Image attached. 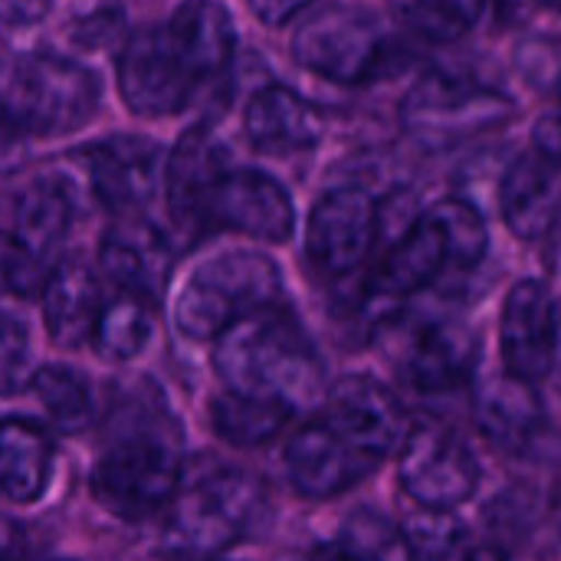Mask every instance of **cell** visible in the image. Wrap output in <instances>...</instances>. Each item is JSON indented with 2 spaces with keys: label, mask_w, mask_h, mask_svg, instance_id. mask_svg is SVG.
<instances>
[{
  "label": "cell",
  "mask_w": 561,
  "mask_h": 561,
  "mask_svg": "<svg viewBox=\"0 0 561 561\" xmlns=\"http://www.w3.org/2000/svg\"><path fill=\"white\" fill-rule=\"evenodd\" d=\"M214 345V368L227 391L289 408L293 414L325 404V368L312 339L279 306L240 319Z\"/></svg>",
  "instance_id": "obj_1"
},
{
  "label": "cell",
  "mask_w": 561,
  "mask_h": 561,
  "mask_svg": "<svg viewBox=\"0 0 561 561\" xmlns=\"http://www.w3.org/2000/svg\"><path fill=\"white\" fill-rule=\"evenodd\" d=\"M283 273L260 250H227L201 263L174 299V325L184 339L214 342L240 319L276 309Z\"/></svg>",
  "instance_id": "obj_2"
},
{
  "label": "cell",
  "mask_w": 561,
  "mask_h": 561,
  "mask_svg": "<svg viewBox=\"0 0 561 561\" xmlns=\"http://www.w3.org/2000/svg\"><path fill=\"white\" fill-rule=\"evenodd\" d=\"M263 513V490L240 470H214L178 493L161 526V552L178 561H214L243 542Z\"/></svg>",
  "instance_id": "obj_3"
},
{
  "label": "cell",
  "mask_w": 561,
  "mask_h": 561,
  "mask_svg": "<svg viewBox=\"0 0 561 561\" xmlns=\"http://www.w3.org/2000/svg\"><path fill=\"white\" fill-rule=\"evenodd\" d=\"M102 85L95 72L62 53L33 49L10 66L7 118L26 135H69L99 112Z\"/></svg>",
  "instance_id": "obj_4"
},
{
  "label": "cell",
  "mask_w": 561,
  "mask_h": 561,
  "mask_svg": "<svg viewBox=\"0 0 561 561\" xmlns=\"http://www.w3.org/2000/svg\"><path fill=\"white\" fill-rule=\"evenodd\" d=\"M89 483L112 516L148 519L181 493V450L154 431H128L102 450Z\"/></svg>",
  "instance_id": "obj_5"
},
{
  "label": "cell",
  "mask_w": 561,
  "mask_h": 561,
  "mask_svg": "<svg viewBox=\"0 0 561 561\" xmlns=\"http://www.w3.org/2000/svg\"><path fill=\"white\" fill-rule=\"evenodd\" d=\"M516 115V102L470 76L431 72L411 85L401 102L404 131L427 151H444L473 135L506 125Z\"/></svg>",
  "instance_id": "obj_6"
},
{
  "label": "cell",
  "mask_w": 561,
  "mask_h": 561,
  "mask_svg": "<svg viewBox=\"0 0 561 561\" xmlns=\"http://www.w3.org/2000/svg\"><path fill=\"white\" fill-rule=\"evenodd\" d=\"M72 224V201L59 181H33L10 204L3 240V279L13 296H30L46 286L59 266L56 253Z\"/></svg>",
  "instance_id": "obj_7"
},
{
  "label": "cell",
  "mask_w": 561,
  "mask_h": 561,
  "mask_svg": "<svg viewBox=\"0 0 561 561\" xmlns=\"http://www.w3.org/2000/svg\"><path fill=\"white\" fill-rule=\"evenodd\" d=\"M388 43L378 20L355 7H332L306 23H299L293 36V56L302 69L342 82L362 85L385 62Z\"/></svg>",
  "instance_id": "obj_8"
},
{
  "label": "cell",
  "mask_w": 561,
  "mask_h": 561,
  "mask_svg": "<svg viewBox=\"0 0 561 561\" xmlns=\"http://www.w3.org/2000/svg\"><path fill=\"white\" fill-rule=\"evenodd\" d=\"M398 480L421 510L454 513L473 500L480 486V460L450 427L424 424L411 431L398 454Z\"/></svg>",
  "instance_id": "obj_9"
},
{
  "label": "cell",
  "mask_w": 561,
  "mask_h": 561,
  "mask_svg": "<svg viewBox=\"0 0 561 561\" xmlns=\"http://www.w3.org/2000/svg\"><path fill=\"white\" fill-rule=\"evenodd\" d=\"M381 332L394 339L391 362L401 378L424 394H447L470 385L477 371V339L457 322H404L398 312L381 319Z\"/></svg>",
  "instance_id": "obj_10"
},
{
  "label": "cell",
  "mask_w": 561,
  "mask_h": 561,
  "mask_svg": "<svg viewBox=\"0 0 561 561\" xmlns=\"http://www.w3.org/2000/svg\"><path fill=\"white\" fill-rule=\"evenodd\" d=\"M118 92L131 115L168 118L178 115L197 85L184 56L178 53L168 23L135 30L118 49Z\"/></svg>",
  "instance_id": "obj_11"
},
{
  "label": "cell",
  "mask_w": 561,
  "mask_h": 561,
  "mask_svg": "<svg viewBox=\"0 0 561 561\" xmlns=\"http://www.w3.org/2000/svg\"><path fill=\"white\" fill-rule=\"evenodd\" d=\"M355 450L368 454L371 460H385L401 454L414 424L401 398L368 375H345L329 388L325 417Z\"/></svg>",
  "instance_id": "obj_12"
},
{
  "label": "cell",
  "mask_w": 561,
  "mask_h": 561,
  "mask_svg": "<svg viewBox=\"0 0 561 561\" xmlns=\"http://www.w3.org/2000/svg\"><path fill=\"white\" fill-rule=\"evenodd\" d=\"M381 210L365 187H332L309 214L306 250L319 273L348 276L355 273L378 237Z\"/></svg>",
  "instance_id": "obj_13"
},
{
  "label": "cell",
  "mask_w": 561,
  "mask_h": 561,
  "mask_svg": "<svg viewBox=\"0 0 561 561\" xmlns=\"http://www.w3.org/2000/svg\"><path fill=\"white\" fill-rule=\"evenodd\" d=\"M204 220L210 230H237L253 240L286 243L296 230V207L276 178L237 168L214 184Z\"/></svg>",
  "instance_id": "obj_14"
},
{
  "label": "cell",
  "mask_w": 561,
  "mask_h": 561,
  "mask_svg": "<svg viewBox=\"0 0 561 561\" xmlns=\"http://www.w3.org/2000/svg\"><path fill=\"white\" fill-rule=\"evenodd\" d=\"M378 460L355 450L329 421L306 424L283 447V470L289 486L306 500H332L352 490L375 470Z\"/></svg>",
  "instance_id": "obj_15"
},
{
  "label": "cell",
  "mask_w": 561,
  "mask_h": 561,
  "mask_svg": "<svg viewBox=\"0 0 561 561\" xmlns=\"http://www.w3.org/2000/svg\"><path fill=\"white\" fill-rule=\"evenodd\" d=\"M168 174V151L145 135H112L89 151V181L102 207L131 214L145 207Z\"/></svg>",
  "instance_id": "obj_16"
},
{
  "label": "cell",
  "mask_w": 561,
  "mask_h": 561,
  "mask_svg": "<svg viewBox=\"0 0 561 561\" xmlns=\"http://www.w3.org/2000/svg\"><path fill=\"white\" fill-rule=\"evenodd\" d=\"M556 306L542 279H519L500 312V348L506 371L526 381H542L556 371Z\"/></svg>",
  "instance_id": "obj_17"
},
{
  "label": "cell",
  "mask_w": 561,
  "mask_h": 561,
  "mask_svg": "<svg viewBox=\"0 0 561 561\" xmlns=\"http://www.w3.org/2000/svg\"><path fill=\"white\" fill-rule=\"evenodd\" d=\"M99 263L122 293L151 302L171 279L174 250L154 224L141 217H122L105 230Z\"/></svg>",
  "instance_id": "obj_18"
},
{
  "label": "cell",
  "mask_w": 561,
  "mask_h": 561,
  "mask_svg": "<svg viewBox=\"0 0 561 561\" xmlns=\"http://www.w3.org/2000/svg\"><path fill=\"white\" fill-rule=\"evenodd\" d=\"M447 266H450V247H447L440 224L431 214L417 217L401 233V240L391 247V253L381 260V266L371 279V299H375L378 322L385 316L398 312L394 309L398 302L427 289Z\"/></svg>",
  "instance_id": "obj_19"
},
{
  "label": "cell",
  "mask_w": 561,
  "mask_h": 561,
  "mask_svg": "<svg viewBox=\"0 0 561 561\" xmlns=\"http://www.w3.org/2000/svg\"><path fill=\"white\" fill-rule=\"evenodd\" d=\"M227 171V151L210 125H194L187 135H181V141L168 154L164 194L171 217L184 230L207 227V197Z\"/></svg>",
  "instance_id": "obj_20"
},
{
  "label": "cell",
  "mask_w": 561,
  "mask_h": 561,
  "mask_svg": "<svg viewBox=\"0 0 561 561\" xmlns=\"http://www.w3.org/2000/svg\"><path fill=\"white\" fill-rule=\"evenodd\" d=\"M322 115L289 85H263L243 112V131L263 154L283 158L309 151L322 141Z\"/></svg>",
  "instance_id": "obj_21"
},
{
  "label": "cell",
  "mask_w": 561,
  "mask_h": 561,
  "mask_svg": "<svg viewBox=\"0 0 561 561\" xmlns=\"http://www.w3.org/2000/svg\"><path fill=\"white\" fill-rule=\"evenodd\" d=\"M477 427L493 447L510 454H526L546 434V408L536 385L516 375H496L477 391Z\"/></svg>",
  "instance_id": "obj_22"
},
{
  "label": "cell",
  "mask_w": 561,
  "mask_h": 561,
  "mask_svg": "<svg viewBox=\"0 0 561 561\" xmlns=\"http://www.w3.org/2000/svg\"><path fill=\"white\" fill-rule=\"evenodd\" d=\"M561 207V171L552 158L519 154L500 181V214L513 237L542 240Z\"/></svg>",
  "instance_id": "obj_23"
},
{
  "label": "cell",
  "mask_w": 561,
  "mask_h": 561,
  "mask_svg": "<svg viewBox=\"0 0 561 561\" xmlns=\"http://www.w3.org/2000/svg\"><path fill=\"white\" fill-rule=\"evenodd\" d=\"M102 293L95 273L79 260H62L43 286V322L56 348H82L95 339L102 316Z\"/></svg>",
  "instance_id": "obj_24"
},
{
  "label": "cell",
  "mask_w": 561,
  "mask_h": 561,
  "mask_svg": "<svg viewBox=\"0 0 561 561\" xmlns=\"http://www.w3.org/2000/svg\"><path fill=\"white\" fill-rule=\"evenodd\" d=\"M171 39L197 82L217 79L237 56V23L220 0H181L168 20Z\"/></svg>",
  "instance_id": "obj_25"
},
{
  "label": "cell",
  "mask_w": 561,
  "mask_h": 561,
  "mask_svg": "<svg viewBox=\"0 0 561 561\" xmlns=\"http://www.w3.org/2000/svg\"><path fill=\"white\" fill-rule=\"evenodd\" d=\"M53 473L49 434L23 417H7L0 431V483L10 503H36Z\"/></svg>",
  "instance_id": "obj_26"
},
{
  "label": "cell",
  "mask_w": 561,
  "mask_h": 561,
  "mask_svg": "<svg viewBox=\"0 0 561 561\" xmlns=\"http://www.w3.org/2000/svg\"><path fill=\"white\" fill-rule=\"evenodd\" d=\"M30 391L36 394L46 421L59 434H82L95 417L92 385L72 365H43L30 378Z\"/></svg>",
  "instance_id": "obj_27"
},
{
  "label": "cell",
  "mask_w": 561,
  "mask_h": 561,
  "mask_svg": "<svg viewBox=\"0 0 561 561\" xmlns=\"http://www.w3.org/2000/svg\"><path fill=\"white\" fill-rule=\"evenodd\" d=\"M207 414H210V424H214L217 437L227 440L230 447H240V450H253V447L270 444L293 421L289 408L256 401V398H247V394H237V391L217 394L210 401Z\"/></svg>",
  "instance_id": "obj_28"
},
{
  "label": "cell",
  "mask_w": 561,
  "mask_h": 561,
  "mask_svg": "<svg viewBox=\"0 0 561 561\" xmlns=\"http://www.w3.org/2000/svg\"><path fill=\"white\" fill-rule=\"evenodd\" d=\"M154 339V312L148 299L122 293L112 299L95 325V348L108 362H131L138 358Z\"/></svg>",
  "instance_id": "obj_29"
},
{
  "label": "cell",
  "mask_w": 561,
  "mask_h": 561,
  "mask_svg": "<svg viewBox=\"0 0 561 561\" xmlns=\"http://www.w3.org/2000/svg\"><path fill=\"white\" fill-rule=\"evenodd\" d=\"M391 13L424 39L454 43L480 26L490 0H388Z\"/></svg>",
  "instance_id": "obj_30"
},
{
  "label": "cell",
  "mask_w": 561,
  "mask_h": 561,
  "mask_svg": "<svg viewBox=\"0 0 561 561\" xmlns=\"http://www.w3.org/2000/svg\"><path fill=\"white\" fill-rule=\"evenodd\" d=\"M408 561H477L470 529L454 513L421 510L404 523Z\"/></svg>",
  "instance_id": "obj_31"
},
{
  "label": "cell",
  "mask_w": 561,
  "mask_h": 561,
  "mask_svg": "<svg viewBox=\"0 0 561 561\" xmlns=\"http://www.w3.org/2000/svg\"><path fill=\"white\" fill-rule=\"evenodd\" d=\"M427 214L440 224V230H444V237H447L450 266L470 270V266H480V263H483L486 247H490V230H486L483 214H480L470 201L447 197V201L434 204Z\"/></svg>",
  "instance_id": "obj_32"
},
{
  "label": "cell",
  "mask_w": 561,
  "mask_h": 561,
  "mask_svg": "<svg viewBox=\"0 0 561 561\" xmlns=\"http://www.w3.org/2000/svg\"><path fill=\"white\" fill-rule=\"evenodd\" d=\"M0 375H3V391L13 394L23 385H30V335L23 322L7 312L3 316V339H0Z\"/></svg>",
  "instance_id": "obj_33"
},
{
  "label": "cell",
  "mask_w": 561,
  "mask_h": 561,
  "mask_svg": "<svg viewBox=\"0 0 561 561\" xmlns=\"http://www.w3.org/2000/svg\"><path fill=\"white\" fill-rule=\"evenodd\" d=\"M125 30V16L118 7H99L92 13H82L72 20V39L89 46V49H99L105 43H112L118 33Z\"/></svg>",
  "instance_id": "obj_34"
},
{
  "label": "cell",
  "mask_w": 561,
  "mask_h": 561,
  "mask_svg": "<svg viewBox=\"0 0 561 561\" xmlns=\"http://www.w3.org/2000/svg\"><path fill=\"white\" fill-rule=\"evenodd\" d=\"M316 0H247L250 13L263 23V26H286L296 16H302Z\"/></svg>",
  "instance_id": "obj_35"
},
{
  "label": "cell",
  "mask_w": 561,
  "mask_h": 561,
  "mask_svg": "<svg viewBox=\"0 0 561 561\" xmlns=\"http://www.w3.org/2000/svg\"><path fill=\"white\" fill-rule=\"evenodd\" d=\"M533 145H536L539 154L561 161V102L556 108L539 115V122L533 128Z\"/></svg>",
  "instance_id": "obj_36"
},
{
  "label": "cell",
  "mask_w": 561,
  "mask_h": 561,
  "mask_svg": "<svg viewBox=\"0 0 561 561\" xmlns=\"http://www.w3.org/2000/svg\"><path fill=\"white\" fill-rule=\"evenodd\" d=\"M53 0H0V13L7 26H36L49 13Z\"/></svg>",
  "instance_id": "obj_37"
},
{
  "label": "cell",
  "mask_w": 561,
  "mask_h": 561,
  "mask_svg": "<svg viewBox=\"0 0 561 561\" xmlns=\"http://www.w3.org/2000/svg\"><path fill=\"white\" fill-rule=\"evenodd\" d=\"M312 561H375L368 559L365 552H358L355 546H348L345 539H335V542H329V546H319L316 552H312Z\"/></svg>",
  "instance_id": "obj_38"
},
{
  "label": "cell",
  "mask_w": 561,
  "mask_h": 561,
  "mask_svg": "<svg viewBox=\"0 0 561 561\" xmlns=\"http://www.w3.org/2000/svg\"><path fill=\"white\" fill-rule=\"evenodd\" d=\"M556 371H561V299L556 306Z\"/></svg>",
  "instance_id": "obj_39"
},
{
  "label": "cell",
  "mask_w": 561,
  "mask_h": 561,
  "mask_svg": "<svg viewBox=\"0 0 561 561\" xmlns=\"http://www.w3.org/2000/svg\"><path fill=\"white\" fill-rule=\"evenodd\" d=\"M539 7H546V10H556V13H561V0H536Z\"/></svg>",
  "instance_id": "obj_40"
},
{
  "label": "cell",
  "mask_w": 561,
  "mask_h": 561,
  "mask_svg": "<svg viewBox=\"0 0 561 561\" xmlns=\"http://www.w3.org/2000/svg\"><path fill=\"white\" fill-rule=\"evenodd\" d=\"M556 506H559V510H561V486H559V496H556Z\"/></svg>",
  "instance_id": "obj_41"
},
{
  "label": "cell",
  "mask_w": 561,
  "mask_h": 561,
  "mask_svg": "<svg viewBox=\"0 0 561 561\" xmlns=\"http://www.w3.org/2000/svg\"><path fill=\"white\" fill-rule=\"evenodd\" d=\"M66 561H79V559H66Z\"/></svg>",
  "instance_id": "obj_42"
}]
</instances>
